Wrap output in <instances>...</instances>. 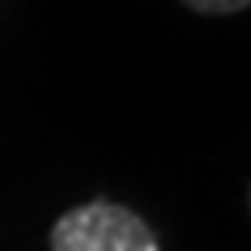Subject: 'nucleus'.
<instances>
[{
	"instance_id": "1",
	"label": "nucleus",
	"mask_w": 251,
	"mask_h": 251,
	"mask_svg": "<svg viewBox=\"0 0 251 251\" xmlns=\"http://www.w3.org/2000/svg\"><path fill=\"white\" fill-rule=\"evenodd\" d=\"M52 251H159L155 233L122 203H81L59 214L48 233Z\"/></svg>"
},
{
	"instance_id": "2",
	"label": "nucleus",
	"mask_w": 251,
	"mask_h": 251,
	"mask_svg": "<svg viewBox=\"0 0 251 251\" xmlns=\"http://www.w3.org/2000/svg\"><path fill=\"white\" fill-rule=\"evenodd\" d=\"M185 8L200 11V15H236L251 4V0H181Z\"/></svg>"
}]
</instances>
